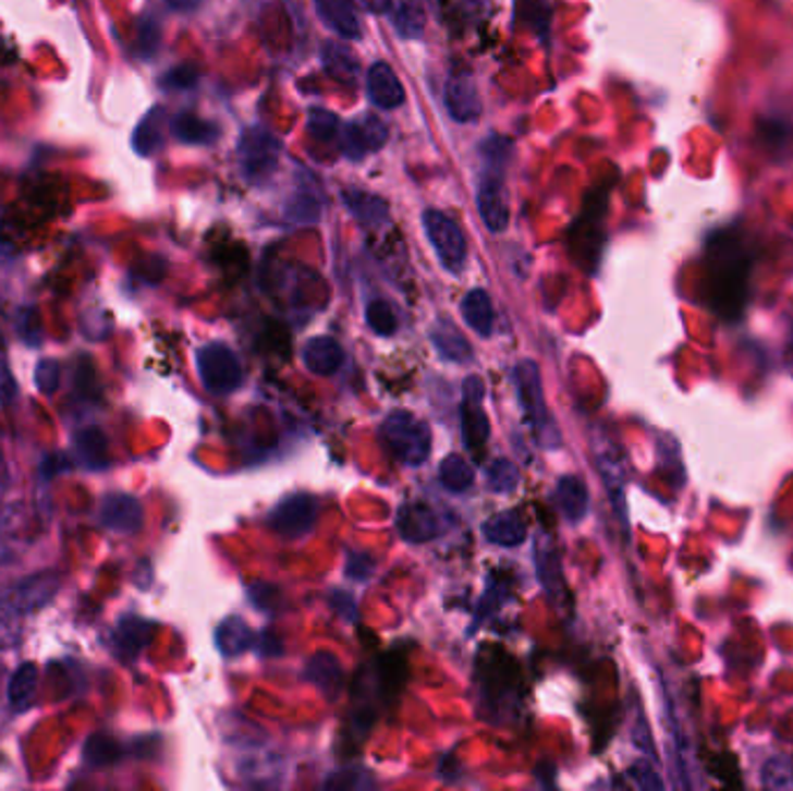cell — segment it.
Wrapping results in <instances>:
<instances>
[{
  "instance_id": "1",
  "label": "cell",
  "mask_w": 793,
  "mask_h": 791,
  "mask_svg": "<svg viewBox=\"0 0 793 791\" xmlns=\"http://www.w3.org/2000/svg\"><path fill=\"white\" fill-rule=\"evenodd\" d=\"M752 251L737 228L717 230L703 251V302L724 320L743 316L749 295Z\"/></svg>"
},
{
  "instance_id": "2",
  "label": "cell",
  "mask_w": 793,
  "mask_h": 791,
  "mask_svg": "<svg viewBox=\"0 0 793 791\" xmlns=\"http://www.w3.org/2000/svg\"><path fill=\"white\" fill-rule=\"evenodd\" d=\"M509 144L501 137H492L483 144V177L478 184V214L483 223L492 232H503L509 228L511 211L509 197L503 188V166H507Z\"/></svg>"
},
{
  "instance_id": "3",
  "label": "cell",
  "mask_w": 793,
  "mask_h": 791,
  "mask_svg": "<svg viewBox=\"0 0 793 791\" xmlns=\"http://www.w3.org/2000/svg\"><path fill=\"white\" fill-rule=\"evenodd\" d=\"M388 453L408 466L423 464L431 453V431L425 421L411 411H392L378 429Z\"/></svg>"
},
{
  "instance_id": "4",
  "label": "cell",
  "mask_w": 793,
  "mask_h": 791,
  "mask_svg": "<svg viewBox=\"0 0 793 791\" xmlns=\"http://www.w3.org/2000/svg\"><path fill=\"white\" fill-rule=\"evenodd\" d=\"M515 379V388H517V398L522 404V411L534 429V435L538 439L540 446L546 448H554L557 446V429L550 421V413L546 406V394H544V386H540V372L536 367V363L532 360H522V363L515 367L513 372Z\"/></svg>"
},
{
  "instance_id": "5",
  "label": "cell",
  "mask_w": 793,
  "mask_h": 791,
  "mask_svg": "<svg viewBox=\"0 0 793 791\" xmlns=\"http://www.w3.org/2000/svg\"><path fill=\"white\" fill-rule=\"evenodd\" d=\"M195 360L203 386L211 394H230L242 386L244 372L240 357L230 346L221 344V341H213V344L203 346L197 351Z\"/></svg>"
},
{
  "instance_id": "6",
  "label": "cell",
  "mask_w": 793,
  "mask_h": 791,
  "mask_svg": "<svg viewBox=\"0 0 793 791\" xmlns=\"http://www.w3.org/2000/svg\"><path fill=\"white\" fill-rule=\"evenodd\" d=\"M279 156L281 144L272 133L260 129V125L244 131L240 139V163L251 184L267 182L279 166Z\"/></svg>"
},
{
  "instance_id": "7",
  "label": "cell",
  "mask_w": 793,
  "mask_h": 791,
  "mask_svg": "<svg viewBox=\"0 0 793 791\" xmlns=\"http://www.w3.org/2000/svg\"><path fill=\"white\" fill-rule=\"evenodd\" d=\"M423 226L441 265L450 269V272H460L466 263V240L460 226L450 219V216L437 209H427L423 214Z\"/></svg>"
},
{
  "instance_id": "8",
  "label": "cell",
  "mask_w": 793,
  "mask_h": 791,
  "mask_svg": "<svg viewBox=\"0 0 793 791\" xmlns=\"http://www.w3.org/2000/svg\"><path fill=\"white\" fill-rule=\"evenodd\" d=\"M316 520L318 499L312 495H291L272 509L267 518V525L285 538H300L314 530Z\"/></svg>"
},
{
  "instance_id": "9",
  "label": "cell",
  "mask_w": 793,
  "mask_h": 791,
  "mask_svg": "<svg viewBox=\"0 0 793 791\" xmlns=\"http://www.w3.org/2000/svg\"><path fill=\"white\" fill-rule=\"evenodd\" d=\"M462 435L468 451L480 453L490 439V421L483 411V384L478 376H468L464 381L462 400Z\"/></svg>"
},
{
  "instance_id": "10",
  "label": "cell",
  "mask_w": 793,
  "mask_h": 791,
  "mask_svg": "<svg viewBox=\"0 0 793 791\" xmlns=\"http://www.w3.org/2000/svg\"><path fill=\"white\" fill-rule=\"evenodd\" d=\"M341 154L351 160H363L388 142V125L378 117H365L363 121H351L339 131Z\"/></svg>"
},
{
  "instance_id": "11",
  "label": "cell",
  "mask_w": 793,
  "mask_h": 791,
  "mask_svg": "<svg viewBox=\"0 0 793 791\" xmlns=\"http://www.w3.org/2000/svg\"><path fill=\"white\" fill-rule=\"evenodd\" d=\"M59 585H61L59 573L42 571L12 585L8 592H3V599L22 616L28 613V610L42 608L45 604H49L53 595L59 592Z\"/></svg>"
},
{
  "instance_id": "12",
  "label": "cell",
  "mask_w": 793,
  "mask_h": 791,
  "mask_svg": "<svg viewBox=\"0 0 793 791\" xmlns=\"http://www.w3.org/2000/svg\"><path fill=\"white\" fill-rule=\"evenodd\" d=\"M443 102H446L448 114L460 123L476 121L480 117V98H478L472 72L460 70L448 77Z\"/></svg>"
},
{
  "instance_id": "13",
  "label": "cell",
  "mask_w": 793,
  "mask_h": 791,
  "mask_svg": "<svg viewBox=\"0 0 793 791\" xmlns=\"http://www.w3.org/2000/svg\"><path fill=\"white\" fill-rule=\"evenodd\" d=\"M396 532L408 544H427L439 536V518L425 503H406L396 513Z\"/></svg>"
},
{
  "instance_id": "14",
  "label": "cell",
  "mask_w": 793,
  "mask_h": 791,
  "mask_svg": "<svg viewBox=\"0 0 793 791\" xmlns=\"http://www.w3.org/2000/svg\"><path fill=\"white\" fill-rule=\"evenodd\" d=\"M100 520L105 527L119 534H135L144 523L142 503L131 495H110L102 499Z\"/></svg>"
},
{
  "instance_id": "15",
  "label": "cell",
  "mask_w": 793,
  "mask_h": 791,
  "mask_svg": "<svg viewBox=\"0 0 793 791\" xmlns=\"http://www.w3.org/2000/svg\"><path fill=\"white\" fill-rule=\"evenodd\" d=\"M344 349L334 337H314L302 349V363L316 376H332L344 365Z\"/></svg>"
},
{
  "instance_id": "16",
  "label": "cell",
  "mask_w": 793,
  "mask_h": 791,
  "mask_svg": "<svg viewBox=\"0 0 793 791\" xmlns=\"http://www.w3.org/2000/svg\"><path fill=\"white\" fill-rule=\"evenodd\" d=\"M367 94L378 110H396L404 102V86L388 63H374L369 68Z\"/></svg>"
},
{
  "instance_id": "17",
  "label": "cell",
  "mask_w": 793,
  "mask_h": 791,
  "mask_svg": "<svg viewBox=\"0 0 793 791\" xmlns=\"http://www.w3.org/2000/svg\"><path fill=\"white\" fill-rule=\"evenodd\" d=\"M554 503L564 520H569V523H581L589 511L587 485L575 476H562L554 488Z\"/></svg>"
},
{
  "instance_id": "18",
  "label": "cell",
  "mask_w": 793,
  "mask_h": 791,
  "mask_svg": "<svg viewBox=\"0 0 793 791\" xmlns=\"http://www.w3.org/2000/svg\"><path fill=\"white\" fill-rule=\"evenodd\" d=\"M304 678L314 682V685L326 694L328 701H337L341 692V680H344V671H341V664L332 653H316L304 669Z\"/></svg>"
},
{
  "instance_id": "19",
  "label": "cell",
  "mask_w": 793,
  "mask_h": 791,
  "mask_svg": "<svg viewBox=\"0 0 793 791\" xmlns=\"http://www.w3.org/2000/svg\"><path fill=\"white\" fill-rule=\"evenodd\" d=\"M316 10L320 20L341 38H359V20L353 0H316Z\"/></svg>"
},
{
  "instance_id": "20",
  "label": "cell",
  "mask_w": 793,
  "mask_h": 791,
  "mask_svg": "<svg viewBox=\"0 0 793 791\" xmlns=\"http://www.w3.org/2000/svg\"><path fill=\"white\" fill-rule=\"evenodd\" d=\"M462 318L468 328H472L478 337H490L495 330V309L490 295L483 291V288H474L468 291L460 304Z\"/></svg>"
},
{
  "instance_id": "21",
  "label": "cell",
  "mask_w": 793,
  "mask_h": 791,
  "mask_svg": "<svg viewBox=\"0 0 793 791\" xmlns=\"http://www.w3.org/2000/svg\"><path fill=\"white\" fill-rule=\"evenodd\" d=\"M483 534L495 546L515 548L520 544H525L527 525L515 511H503V513L492 515L488 523L483 525Z\"/></svg>"
},
{
  "instance_id": "22",
  "label": "cell",
  "mask_w": 793,
  "mask_h": 791,
  "mask_svg": "<svg viewBox=\"0 0 793 791\" xmlns=\"http://www.w3.org/2000/svg\"><path fill=\"white\" fill-rule=\"evenodd\" d=\"M431 344L439 351V355L443 360H450V363H468L474 357L472 346H468L466 337L453 326V323L439 318L431 328Z\"/></svg>"
},
{
  "instance_id": "23",
  "label": "cell",
  "mask_w": 793,
  "mask_h": 791,
  "mask_svg": "<svg viewBox=\"0 0 793 791\" xmlns=\"http://www.w3.org/2000/svg\"><path fill=\"white\" fill-rule=\"evenodd\" d=\"M156 632L154 622L149 620H142V618H123L121 624L117 626V634H114V643H117V650L121 657H137L144 647L149 645L151 636Z\"/></svg>"
},
{
  "instance_id": "24",
  "label": "cell",
  "mask_w": 793,
  "mask_h": 791,
  "mask_svg": "<svg viewBox=\"0 0 793 791\" xmlns=\"http://www.w3.org/2000/svg\"><path fill=\"white\" fill-rule=\"evenodd\" d=\"M251 645H254V632H251L248 624L237 616L225 618L219 624V629H216V647H219L221 655L225 657H240Z\"/></svg>"
},
{
  "instance_id": "25",
  "label": "cell",
  "mask_w": 793,
  "mask_h": 791,
  "mask_svg": "<svg viewBox=\"0 0 793 791\" xmlns=\"http://www.w3.org/2000/svg\"><path fill=\"white\" fill-rule=\"evenodd\" d=\"M536 573L538 581L544 585V589L548 592L550 601H557V592H562L564 581H562V571H560V557H557L552 544L548 538L540 536L536 544Z\"/></svg>"
},
{
  "instance_id": "26",
  "label": "cell",
  "mask_w": 793,
  "mask_h": 791,
  "mask_svg": "<svg viewBox=\"0 0 793 791\" xmlns=\"http://www.w3.org/2000/svg\"><path fill=\"white\" fill-rule=\"evenodd\" d=\"M349 211L355 216L359 223L365 226H378L388 219V205L378 195H371L359 188H346L341 193Z\"/></svg>"
},
{
  "instance_id": "27",
  "label": "cell",
  "mask_w": 793,
  "mask_h": 791,
  "mask_svg": "<svg viewBox=\"0 0 793 791\" xmlns=\"http://www.w3.org/2000/svg\"><path fill=\"white\" fill-rule=\"evenodd\" d=\"M163 131H166V112L163 107H154V110L139 121L133 135V149L139 156H151L156 149L163 144Z\"/></svg>"
},
{
  "instance_id": "28",
  "label": "cell",
  "mask_w": 793,
  "mask_h": 791,
  "mask_svg": "<svg viewBox=\"0 0 793 791\" xmlns=\"http://www.w3.org/2000/svg\"><path fill=\"white\" fill-rule=\"evenodd\" d=\"M77 455L88 466V470H105L110 464V451H107L105 431L98 427H86L77 431L75 437Z\"/></svg>"
},
{
  "instance_id": "29",
  "label": "cell",
  "mask_w": 793,
  "mask_h": 791,
  "mask_svg": "<svg viewBox=\"0 0 793 791\" xmlns=\"http://www.w3.org/2000/svg\"><path fill=\"white\" fill-rule=\"evenodd\" d=\"M172 133L179 142H184V144H209L216 139V135H219V131H216V125L211 121H205L191 112L179 114L172 121Z\"/></svg>"
},
{
  "instance_id": "30",
  "label": "cell",
  "mask_w": 793,
  "mask_h": 791,
  "mask_svg": "<svg viewBox=\"0 0 793 791\" xmlns=\"http://www.w3.org/2000/svg\"><path fill=\"white\" fill-rule=\"evenodd\" d=\"M35 687H38V669H35V664L26 661L20 669H16V673L10 680V687H8L10 706L14 710H26L33 704Z\"/></svg>"
},
{
  "instance_id": "31",
  "label": "cell",
  "mask_w": 793,
  "mask_h": 791,
  "mask_svg": "<svg viewBox=\"0 0 793 791\" xmlns=\"http://www.w3.org/2000/svg\"><path fill=\"white\" fill-rule=\"evenodd\" d=\"M439 478L450 492H464L474 485L476 472L462 455H448L439 464Z\"/></svg>"
},
{
  "instance_id": "32",
  "label": "cell",
  "mask_w": 793,
  "mask_h": 791,
  "mask_svg": "<svg viewBox=\"0 0 793 791\" xmlns=\"http://www.w3.org/2000/svg\"><path fill=\"white\" fill-rule=\"evenodd\" d=\"M520 483V472L517 466L507 460V458H497L495 462H490L488 466V485L492 492L499 495H511Z\"/></svg>"
},
{
  "instance_id": "33",
  "label": "cell",
  "mask_w": 793,
  "mask_h": 791,
  "mask_svg": "<svg viewBox=\"0 0 793 791\" xmlns=\"http://www.w3.org/2000/svg\"><path fill=\"white\" fill-rule=\"evenodd\" d=\"M367 326L381 337H390L396 332V314L392 309V304L386 300H374L367 304Z\"/></svg>"
},
{
  "instance_id": "34",
  "label": "cell",
  "mask_w": 793,
  "mask_h": 791,
  "mask_svg": "<svg viewBox=\"0 0 793 791\" xmlns=\"http://www.w3.org/2000/svg\"><path fill=\"white\" fill-rule=\"evenodd\" d=\"M306 129H309L312 137L318 139V142H332L341 125H339V119L337 114L328 112V110H318V107H314V110L309 112V121H306Z\"/></svg>"
},
{
  "instance_id": "35",
  "label": "cell",
  "mask_w": 793,
  "mask_h": 791,
  "mask_svg": "<svg viewBox=\"0 0 793 791\" xmlns=\"http://www.w3.org/2000/svg\"><path fill=\"white\" fill-rule=\"evenodd\" d=\"M764 787H768V789H793V759L772 757L764 766Z\"/></svg>"
},
{
  "instance_id": "36",
  "label": "cell",
  "mask_w": 793,
  "mask_h": 791,
  "mask_svg": "<svg viewBox=\"0 0 793 791\" xmlns=\"http://www.w3.org/2000/svg\"><path fill=\"white\" fill-rule=\"evenodd\" d=\"M84 754L91 764L107 766V764H112V762H117L121 757V750L112 739H107V735L98 733V735H91V739H88Z\"/></svg>"
},
{
  "instance_id": "37",
  "label": "cell",
  "mask_w": 793,
  "mask_h": 791,
  "mask_svg": "<svg viewBox=\"0 0 793 791\" xmlns=\"http://www.w3.org/2000/svg\"><path fill=\"white\" fill-rule=\"evenodd\" d=\"M20 641V613L0 595V650Z\"/></svg>"
},
{
  "instance_id": "38",
  "label": "cell",
  "mask_w": 793,
  "mask_h": 791,
  "mask_svg": "<svg viewBox=\"0 0 793 791\" xmlns=\"http://www.w3.org/2000/svg\"><path fill=\"white\" fill-rule=\"evenodd\" d=\"M328 789H363V787H374V780L367 776V770L359 768H344L337 770L334 776H330L326 780Z\"/></svg>"
},
{
  "instance_id": "39",
  "label": "cell",
  "mask_w": 793,
  "mask_h": 791,
  "mask_svg": "<svg viewBox=\"0 0 793 791\" xmlns=\"http://www.w3.org/2000/svg\"><path fill=\"white\" fill-rule=\"evenodd\" d=\"M394 26L404 35V38H413V35H418L423 28V16H420L418 8L413 3H400V10L394 12Z\"/></svg>"
},
{
  "instance_id": "40",
  "label": "cell",
  "mask_w": 793,
  "mask_h": 791,
  "mask_svg": "<svg viewBox=\"0 0 793 791\" xmlns=\"http://www.w3.org/2000/svg\"><path fill=\"white\" fill-rule=\"evenodd\" d=\"M341 53H344V47L328 45V49H326L328 70L332 72V75H341L344 80H351L355 75V68H357L355 65V57H353V51H349L346 57H344V61H341Z\"/></svg>"
},
{
  "instance_id": "41",
  "label": "cell",
  "mask_w": 793,
  "mask_h": 791,
  "mask_svg": "<svg viewBox=\"0 0 793 791\" xmlns=\"http://www.w3.org/2000/svg\"><path fill=\"white\" fill-rule=\"evenodd\" d=\"M197 84V70L193 65H176L170 72H166L163 86L174 88V92H184V88H193Z\"/></svg>"
},
{
  "instance_id": "42",
  "label": "cell",
  "mask_w": 793,
  "mask_h": 791,
  "mask_svg": "<svg viewBox=\"0 0 793 791\" xmlns=\"http://www.w3.org/2000/svg\"><path fill=\"white\" fill-rule=\"evenodd\" d=\"M35 384L45 394H51L59 388V365L51 363V360H42L38 369H35Z\"/></svg>"
},
{
  "instance_id": "43",
  "label": "cell",
  "mask_w": 793,
  "mask_h": 791,
  "mask_svg": "<svg viewBox=\"0 0 793 791\" xmlns=\"http://www.w3.org/2000/svg\"><path fill=\"white\" fill-rule=\"evenodd\" d=\"M160 42V31L154 24V20H144L139 28V53L144 59H151Z\"/></svg>"
},
{
  "instance_id": "44",
  "label": "cell",
  "mask_w": 793,
  "mask_h": 791,
  "mask_svg": "<svg viewBox=\"0 0 793 791\" xmlns=\"http://www.w3.org/2000/svg\"><path fill=\"white\" fill-rule=\"evenodd\" d=\"M374 564L367 555H349V562H346V573L351 575V579L355 581H365L367 575L371 573Z\"/></svg>"
},
{
  "instance_id": "45",
  "label": "cell",
  "mask_w": 793,
  "mask_h": 791,
  "mask_svg": "<svg viewBox=\"0 0 793 791\" xmlns=\"http://www.w3.org/2000/svg\"><path fill=\"white\" fill-rule=\"evenodd\" d=\"M68 460H65V455H49L47 458V462L42 464V474L49 478L51 474H59L61 470H68Z\"/></svg>"
},
{
  "instance_id": "46",
  "label": "cell",
  "mask_w": 793,
  "mask_h": 791,
  "mask_svg": "<svg viewBox=\"0 0 793 791\" xmlns=\"http://www.w3.org/2000/svg\"><path fill=\"white\" fill-rule=\"evenodd\" d=\"M168 8L174 12H193L200 8L203 0H166Z\"/></svg>"
},
{
  "instance_id": "47",
  "label": "cell",
  "mask_w": 793,
  "mask_h": 791,
  "mask_svg": "<svg viewBox=\"0 0 793 791\" xmlns=\"http://www.w3.org/2000/svg\"><path fill=\"white\" fill-rule=\"evenodd\" d=\"M0 346H3V334H0Z\"/></svg>"
}]
</instances>
